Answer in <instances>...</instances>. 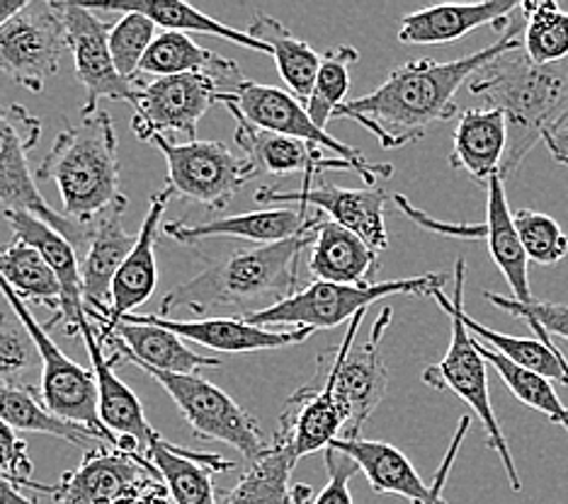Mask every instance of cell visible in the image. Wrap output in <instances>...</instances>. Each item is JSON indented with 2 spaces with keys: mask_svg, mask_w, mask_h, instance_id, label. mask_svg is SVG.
Listing matches in <instances>:
<instances>
[{
  "mask_svg": "<svg viewBox=\"0 0 568 504\" xmlns=\"http://www.w3.org/2000/svg\"><path fill=\"white\" fill-rule=\"evenodd\" d=\"M255 202L316 209L326 214L333 224L353 230L377 255L389 245L384 224V206L389 202V194L377 187L347 189L331 183H321V179L316 183V177H304L302 189L261 187L255 192Z\"/></svg>",
  "mask_w": 568,
  "mask_h": 504,
  "instance_id": "cell-17",
  "label": "cell"
},
{
  "mask_svg": "<svg viewBox=\"0 0 568 504\" xmlns=\"http://www.w3.org/2000/svg\"><path fill=\"white\" fill-rule=\"evenodd\" d=\"M6 222L12 230V240H20L40 253L61 284V316L49 318L44 328L51 330L54 326H63V332L69 338L81 335L83 326L90 320L85 313L83 301V281H81V257L79 250L61 236L59 230L44 224L30 212H3Z\"/></svg>",
  "mask_w": 568,
  "mask_h": 504,
  "instance_id": "cell-20",
  "label": "cell"
},
{
  "mask_svg": "<svg viewBox=\"0 0 568 504\" xmlns=\"http://www.w3.org/2000/svg\"><path fill=\"white\" fill-rule=\"evenodd\" d=\"M219 102L236 116L239 124H248L270 134L300 138L338 155V158L353 165V171L365 179L367 187H374L377 179H389L394 173L392 165L369 163L363 151L343 144V141L333 138L326 128L316 126L306 107L287 90L253 83L251 78L243 75L234 88L219 95Z\"/></svg>",
  "mask_w": 568,
  "mask_h": 504,
  "instance_id": "cell-6",
  "label": "cell"
},
{
  "mask_svg": "<svg viewBox=\"0 0 568 504\" xmlns=\"http://www.w3.org/2000/svg\"><path fill=\"white\" fill-rule=\"evenodd\" d=\"M248 37L270 47L277 63L280 78L287 83L290 93L306 107L321 69V59L324 56H321L314 47H308L304 39L294 37L280 20L263 16V12H257L251 20Z\"/></svg>",
  "mask_w": 568,
  "mask_h": 504,
  "instance_id": "cell-34",
  "label": "cell"
},
{
  "mask_svg": "<svg viewBox=\"0 0 568 504\" xmlns=\"http://www.w3.org/2000/svg\"><path fill=\"white\" fill-rule=\"evenodd\" d=\"M520 3L515 0H486L471 6H433L410 12L398 28L402 44H449L486 24L508 30Z\"/></svg>",
  "mask_w": 568,
  "mask_h": 504,
  "instance_id": "cell-26",
  "label": "cell"
},
{
  "mask_svg": "<svg viewBox=\"0 0 568 504\" xmlns=\"http://www.w3.org/2000/svg\"><path fill=\"white\" fill-rule=\"evenodd\" d=\"M42 357L28 326L8 310L0 313V388H37Z\"/></svg>",
  "mask_w": 568,
  "mask_h": 504,
  "instance_id": "cell-42",
  "label": "cell"
},
{
  "mask_svg": "<svg viewBox=\"0 0 568 504\" xmlns=\"http://www.w3.org/2000/svg\"><path fill=\"white\" fill-rule=\"evenodd\" d=\"M469 90L508 122V153L500 179L515 177L549 126L568 110V59L537 66L525 49L500 54L476 73Z\"/></svg>",
  "mask_w": 568,
  "mask_h": 504,
  "instance_id": "cell-3",
  "label": "cell"
},
{
  "mask_svg": "<svg viewBox=\"0 0 568 504\" xmlns=\"http://www.w3.org/2000/svg\"><path fill=\"white\" fill-rule=\"evenodd\" d=\"M126 202L112 206L100 214L93 224H88V245L81 263L83 301L85 310L108 316L112 306V284L134 250L136 236L124 228Z\"/></svg>",
  "mask_w": 568,
  "mask_h": 504,
  "instance_id": "cell-23",
  "label": "cell"
},
{
  "mask_svg": "<svg viewBox=\"0 0 568 504\" xmlns=\"http://www.w3.org/2000/svg\"><path fill=\"white\" fill-rule=\"evenodd\" d=\"M347 415L335 395L333 354L321 357L316 377L296 391L284 405L275 436L292 449L296 461L316 451H326L341 439Z\"/></svg>",
  "mask_w": 568,
  "mask_h": 504,
  "instance_id": "cell-18",
  "label": "cell"
},
{
  "mask_svg": "<svg viewBox=\"0 0 568 504\" xmlns=\"http://www.w3.org/2000/svg\"><path fill=\"white\" fill-rule=\"evenodd\" d=\"M394 204L402 209L410 222H416L420 228H428L433 233H440V236H452V238H467V240H481L486 238V224L484 226H467V224H445V222H437V218L428 216L425 212L416 209L404 194H392Z\"/></svg>",
  "mask_w": 568,
  "mask_h": 504,
  "instance_id": "cell-49",
  "label": "cell"
},
{
  "mask_svg": "<svg viewBox=\"0 0 568 504\" xmlns=\"http://www.w3.org/2000/svg\"><path fill=\"white\" fill-rule=\"evenodd\" d=\"M0 294L6 296L12 313L28 326L37 349H40V357H42L40 395L44 400V405L49 408V412H54L57 418L67 420L71 424L85 426V430L93 432L100 442L118 446L120 444L118 436H112L100 420L98 383H95L93 371L75 364L73 359H69L61 352L57 342L49 338V330L44 328V322L34 318L32 308L22 299H18V294L12 291L3 279H0Z\"/></svg>",
  "mask_w": 568,
  "mask_h": 504,
  "instance_id": "cell-10",
  "label": "cell"
},
{
  "mask_svg": "<svg viewBox=\"0 0 568 504\" xmlns=\"http://www.w3.org/2000/svg\"><path fill=\"white\" fill-rule=\"evenodd\" d=\"M149 461L156 465L173 504H219L212 473H226L234 463L216 454H200L175 446L156 432L149 446Z\"/></svg>",
  "mask_w": 568,
  "mask_h": 504,
  "instance_id": "cell-29",
  "label": "cell"
},
{
  "mask_svg": "<svg viewBox=\"0 0 568 504\" xmlns=\"http://www.w3.org/2000/svg\"><path fill=\"white\" fill-rule=\"evenodd\" d=\"M81 338L88 349L90 367H93L90 371H93L98 383V408L102 424H105V430L112 436H118V442L136 444L149 456L151 439L156 430L149 424L144 405H141L136 393L114 373V364L105 354V347L98 340L93 320L85 322Z\"/></svg>",
  "mask_w": 568,
  "mask_h": 504,
  "instance_id": "cell-24",
  "label": "cell"
},
{
  "mask_svg": "<svg viewBox=\"0 0 568 504\" xmlns=\"http://www.w3.org/2000/svg\"><path fill=\"white\" fill-rule=\"evenodd\" d=\"M331 446L343 451L345 456H351L359 465V471L367 475V481L377 495H398L413 504H423L430 500L433 487L425 485L404 451H398L396 446L384 442H369V439L363 436L335 439Z\"/></svg>",
  "mask_w": 568,
  "mask_h": 504,
  "instance_id": "cell-31",
  "label": "cell"
},
{
  "mask_svg": "<svg viewBox=\"0 0 568 504\" xmlns=\"http://www.w3.org/2000/svg\"><path fill=\"white\" fill-rule=\"evenodd\" d=\"M314 502V490L306 483L292 485V504H312Z\"/></svg>",
  "mask_w": 568,
  "mask_h": 504,
  "instance_id": "cell-54",
  "label": "cell"
},
{
  "mask_svg": "<svg viewBox=\"0 0 568 504\" xmlns=\"http://www.w3.org/2000/svg\"><path fill=\"white\" fill-rule=\"evenodd\" d=\"M326 218L316 209L306 206H280V209L251 212L239 216H216L212 222L187 224L173 222L161 228L163 236L173 238L183 245H197L206 238H241L253 245H275L314 230Z\"/></svg>",
  "mask_w": 568,
  "mask_h": 504,
  "instance_id": "cell-21",
  "label": "cell"
},
{
  "mask_svg": "<svg viewBox=\"0 0 568 504\" xmlns=\"http://www.w3.org/2000/svg\"><path fill=\"white\" fill-rule=\"evenodd\" d=\"M357 61L359 54L353 47H338L321 59L312 97L306 102V112L316 126L326 128L328 122H333L335 110L347 102L345 95L351 90V69Z\"/></svg>",
  "mask_w": 568,
  "mask_h": 504,
  "instance_id": "cell-43",
  "label": "cell"
},
{
  "mask_svg": "<svg viewBox=\"0 0 568 504\" xmlns=\"http://www.w3.org/2000/svg\"><path fill=\"white\" fill-rule=\"evenodd\" d=\"M149 144L163 153L168 187L173 194L212 214L224 212L257 173V165L251 158H239L219 141L175 144L168 136H153Z\"/></svg>",
  "mask_w": 568,
  "mask_h": 504,
  "instance_id": "cell-9",
  "label": "cell"
},
{
  "mask_svg": "<svg viewBox=\"0 0 568 504\" xmlns=\"http://www.w3.org/2000/svg\"><path fill=\"white\" fill-rule=\"evenodd\" d=\"M326 471H328V483L321 493L314 497L312 504H353L351 495V483L353 477L359 473V465L345 456L343 451L328 446L326 449Z\"/></svg>",
  "mask_w": 568,
  "mask_h": 504,
  "instance_id": "cell-48",
  "label": "cell"
},
{
  "mask_svg": "<svg viewBox=\"0 0 568 504\" xmlns=\"http://www.w3.org/2000/svg\"><path fill=\"white\" fill-rule=\"evenodd\" d=\"M236 144L243 148L245 158H251L257 167H263V171L280 177L292 173L316 177L326 171H353V165L347 161L314 144H306V141L261 132V128H253L239 122Z\"/></svg>",
  "mask_w": 568,
  "mask_h": 504,
  "instance_id": "cell-30",
  "label": "cell"
},
{
  "mask_svg": "<svg viewBox=\"0 0 568 504\" xmlns=\"http://www.w3.org/2000/svg\"><path fill=\"white\" fill-rule=\"evenodd\" d=\"M139 369L163 385V391L173 398L197 439L236 449L248 463L263 459L273 449V442H267L257 420L222 388L202 379L200 373H168L149 367Z\"/></svg>",
  "mask_w": 568,
  "mask_h": 504,
  "instance_id": "cell-7",
  "label": "cell"
},
{
  "mask_svg": "<svg viewBox=\"0 0 568 504\" xmlns=\"http://www.w3.org/2000/svg\"><path fill=\"white\" fill-rule=\"evenodd\" d=\"M141 504H173V500H171V495H168V487H163V490H159L156 495H151L149 500H144Z\"/></svg>",
  "mask_w": 568,
  "mask_h": 504,
  "instance_id": "cell-55",
  "label": "cell"
},
{
  "mask_svg": "<svg viewBox=\"0 0 568 504\" xmlns=\"http://www.w3.org/2000/svg\"><path fill=\"white\" fill-rule=\"evenodd\" d=\"M28 6V0H0V28L18 12Z\"/></svg>",
  "mask_w": 568,
  "mask_h": 504,
  "instance_id": "cell-53",
  "label": "cell"
},
{
  "mask_svg": "<svg viewBox=\"0 0 568 504\" xmlns=\"http://www.w3.org/2000/svg\"><path fill=\"white\" fill-rule=\"evenodd\" d=\"M476 347H479L486 364H490L498 371V377L506 381L510 393L518 398L523 405L541 412V415H547L551 422H557L568 432V408L561 403L557 388H554V381L539 377L535 371H527L518 364H513L510 359L498 354L496 349H490L481 340H476Z\"/></svg>",
  "mask_w": 568,
  "mask_h": 504,
  "instance_id": "cell-41",
  "label": "cell"
},
{
  "mask_svg": "<svg viewBox=\"0 0 568 504\" xmlns=\"http://www.w3.org/2000/svg\"><path fill=\"white\" fill-rule=\"evenodd\" d=\"M95 12H139V16L149 18L156 28H163L165 32H183V34H212L222 37L226 42H234L239 47L253 49L257 54L273 56L267 44L257 42V39L248 37V32H239L229 24L219 22L210 16H204L197 8L187 3H180V0H132V3H105V6H88Z\"/></svg>",
  "mask_w": 568,
  "mask_h": 504,
  "instance_id": "cell-35",
  "label": "cell"
},
{
  "mask_svg": "<svg viewBox=\"0 0 568 504\" xmlns=\"http://www.w3.org/2000/svg\"><path fill=\"white\" fill-rule=\"evenodd\" d=\"M88 318L95 322V332L102 347H110V361H132L134 367H149L168 373H197L202 369H219L222 359L206 357L185 344L183 338L175 332L156 328V326H139V322H108L98 313L85 310Z\"/></svg>",
  "mask_w": 568,
  "mask_h": 504,
  "instance_id": "cell-19",
  "label": "cell"
},
{
  "mask_svg": "<svg viewBox=\"0 0 568 504\" xmlns=\"http://www.w3.org/2000/svg\"><path fill=\"white\" fill-rule=\"evenodd\" d=\"M241 69L239 63L224 59L216 51L200 47L195 39L183 32H161L153 39L151 49L141 61L139 78H168V75H185V73H210L216 83H226L231 75Z\"/></svg>",
  "mask_w": 568,
  "mask_h": 504,
  "instance_id": "cell-36",
  "label": "cell"
},
{
  "mask_svg": "<svg viewBox=\"0 0 568 504\" xmlns=\"http://www.w3.org/2000/svg\"><path fill=\"white\" fill-rule=\"evenodd\" d=\"M433 299L440 304V308L452 320V340L447 347V354L437 361V364H430L423 371V383H428L435 391L455 393L471 408L474 415L484 424L488 446L496 451L503 469H506L510 487L523 490V481L518 469H515L510 446L506 442V436H503L494 405H490L486 359L481 357L479 347H476V338L462 322L455 299L445 296V291L433 294Z\"/></svg>",
  "mask_w": 568,
  "mask_h": 504,
  "instance_id": "cell-8",
  "label": "cell"
},
{
  "mask_svg": "<svg viewBox=\"0 0 568 504\" xmlns=\"http://www.w3.org/2000/svg\"><path fill=\"white\" fill-rule=\"evenodd\" d=\"M37 179L54 183L61 194V214L88 226L112 206L126 202L120 185L118 132L105 110L67 124L37 167Z\"/></svg>",
  "mask_w": 568,
  "mask_h": 504,
  "instance_id": "cell-4",
  "label": "cell"
},
{
  "mask_svg": "<svg viewBox=\"0 0 568 504\" xmlns=\"http://www.w3.org/2000/svg\"><path fill=\"white\" fill-rule=\"evenodd\" d=\"M156 37V24L149 18L139 16V12H124L120 22L112 24L110 54L114 69H118L124 81H139L141 61H144L146 51L151 49Z\"/></svg>",
  "mask_w": 568,
  "mask_h": 504,
  "instance_id": "cell-44",
  "label": "cell"
},
{
  "mask_svg": "<svg viewBox=\"0 0 568 504\" xmlns=\"http://www.w3.org/2000/svg\"><path fill=\"white\" fill-rule=\"evenodd\" d=\"M525 18L523 49L537 66H549L568 59V12L554 0H527L520 3Z\"/></svg>",
  "mask_w": 568,
  "mask_h": 504,
  "instance_id": "cell-40",
  "label": "cell"
},
{
  "mask_svg": "<svg viewBox=\"0 0 568 504\" xmlns=\"http://www.w3.org/2000/svg\"><path fill=\"white\" fill-rule=\"evenodd\" d=\"M296 463L292 449L273 434V449L248 463L236 487L219 504H292L290 477Z\"/></svg>",
  "mask_w": 568,
  "mask_h": 504,
  "instance_id": "cell-39",
  "label": "cell"
},
{
  "mask_svg": "<svg viewBox=\"0 0 568 504\" xmlns=\"http://www.w3.org/2000/svg\"><path fill=\"white\" fill-rule=\"evenodd\" d=\"M0 475L16 483L20 490H34V493L42 495H54L57 490V485L32 481V459L28 454V444L6 422H0Z\"/></svg>",
  "mask_w": 568,
  "mask_h": 504,
  "instance_id": "cell-47",
  "label": "cell"
},
{
  "mask_svg": "<svg viewBox=\"0 0 568 504\" xmlns=\"http://www.w3.org/2000/svg\"><path fill=\"white\" fill-rule=\"evenodd\" d=\"M484 299L506 310L508 316L525 320L529 328L537 332V340L545 344H554L551 338H561L568 342V306L564 304H551V301H532V304H520L510 299V296L490 294L484 291Z\"/></svg>",
  "mask_w": 568,
  "mask_h": 504,
  "instance_id": "cell-46",
  "label": "cell"
},
{
  "mask_svg": "<svg viewBox=\"0 0 568 504\" xmlns=\"http://www.w3.org/2000/svg\"><path fill=\"white\" fill-rule=\"evenodd\" d=\"M0 422H6L16 432H37L59 436L71 446L90 451L100 439L81 424H71L49 412L40 395V388H0Z\"/></svg>",
  "mask_w": 568,
  "mask_h": 504,
  "instance_id": "cell-38",
  "label": "cell"
},
{
  "mask_svg": "<svg viewBox=\"0 0 568 504\" xmlns=\"http://www.w3.org/2000/svg\"><path fill=\"white\" fill-rule=\"evenodd\" d=\"M314 233L316 228L275 245H253L219 257L197 277L168 291L159 316L171 318L175 310H190L195 320H248L284 304L300 291V260Z\"/></svg>",
  "mask_w": 568,
  "mask_h": 504,
  "instance_id": "cell-2",
  "label": "cell"
},
{
  "mask_svg": "<svg viewBox=\"0 0 568 504\" xmlns=\"http://www.w3.org/2000/svg\"><path fill=\"white\" fill-rule=\"evenodd\" d=\"M0 504H37V502L24 497L22 490L16 483L0 475Z\"/></svg>",
  "mask_w": 568,
  "mask_h": 504,
  "instance_id": "cell-52",
  "label": "cell"
},
{
  "mask_svg": "<svg viewBox=\"0 0 568 504\" xmlns=\"http://www.w3.org/2000/svg\"><path fill=\"white\" fill-rule=\"evenodd\" d=\"M520 233L527 260L537 265H557L568 255V236L549 214L520 209L513 214Z\"/></svg>",
  "mask_w": 568,
  "mask_h": 504,
  "instance_id": "cell-45",
  "label": "cell"
},
{
  "mask_svg": "<svg viewBox=\"0 0 568 504\" xmlns=\"http://www.w3.org/2000/svg\"><path fill=\"white\" fill-rule=\"evenodd\" d=\"M42 122L28 107L0 102V204L6 212H30L59 230L75 250L85 253L88 226L54 212L37 189L28 155L40 144Z\"/></svg>",
  "mask_w": 568,
  "mask_h": 504,
  "instance_id": "cell-11",
  "label": "cell"
},
{
  "mask_svg": "<svg viewBox=\"0 0 568 504\" xmlns=\"http://www.w3.org/2000/svg\"><path fill=\"white\" fill-rule=\"evenodd\" d=\"M506 153V114L494 107H474L459 112L455 136H452V167L467 173L474 183L488 187L490 179L500 177Z\"/></svg>",
  "mask_w": 568,
  "mask_h": 504,
  "instance_id": "cell-27",
  "label": "cell"
},
{
  "mask_svg": "<svg viewBox=\"0 0 568 504\" xmlns=\"http://www.w3.org/2000/svg\"><path fill=\"white\" fill-rule=\"evenodd\" d=\"M67 49L59 6L32 0L0 28V73L32 93H42Z\"/></svg>",
  "mask_w": 568,
  "mask_h": 504,
  "instance_id": "cell-14",
  "label": "cell"
},
{
  "mask_svg": "<svg viewBox=\"0 0 568 504\" xmlns=\"http://www.w3.org/2000/svg\"><path fill=\"white\" fill-rule=\"evenodd\" d=\"M67 28V42L73 56L75 78L85 88L83 116L98 112L100 100L129 102L136 105V83L124 81L114 69L110 54L112 24L100 20L85 3H57Z\"/></svg>",
  "mask_w": 568,
  "mask_h": 504,
  "instance_id": "cell-16",
  "label": "cell"
},
{
  "mask_svg": "<svg viewBox=\"0 0 568 504\" xmlns=\"http://www.w3.org/2000/svg\"><path fill=\"white\" fill-rule=\"evenodd\" d=\"M447 275H423L413 279H394L365 284V287H345V284L312 281L308 287L296 291L284 304L263 310L248 322L263 328H308V330H331L343 322H351L357 313L367 310L374 301L386 296H433L445 291Z\"/></svg>",
  "mask_w": 568,
  "mask_h": 504,
  "instance_id": "cell-5",
  "label": "cell"
},
{
  "mask_svg": "<svg viewBox=\"0 0 568 504\" xmlns=\"http://www.w3.org/2000/svg\"><path fill=\"white\" fill-rule=\"evenodd\" d=\"M488 202H486V243L490 260L496 263L500 275L506 277L513 291L510 299L520 304H532L535 296L527 279V253L523 248L520 233L515 228V218L510 214L506 183L494 177L488 183Z\"/></svg>",
  "mask_w": 568,
  "mask_h": 504,
  "instance_id": "cell-33",
  "label": "cell"
},
{
  "mask_svg": "<svg viewBox=\"0 0 568 504\" xmlns=\"http://www.w3.org/2000/svg\"><path fill=\"white\" fill-rule=\"evenodd\" d=\"M523 30L525 18L518 8L510 28L496 44L455 61H408L386 75V81L369 95L347 100L335 110L333 120H351L365 126L386 151L416 144L435 124L459 114L455 95L486 63L523 49Z\"/></svg>",
  "mask_w": 568,
  "mask_h": 504,
  "instance_id": "cell-1",
  "label": "cell"
},
{
  "mask_svg": "<svg viewBox=\"0 0 568 504\" xmlns=\"http://www.w3.org/2000/svg\"><path fill=\"white\" fill-rule=\"evenodd\" d=\"M219 83L210 73H185L136 81L132 132L149 141L153 136L183 134L197 141V124L219 102Z\"/></svg>",
  "mask_w": 568,
  "mask_h": 504,
  "instance_id": "cell-15",
  "label": "cell"
},
{
  "mask_svg": "<svg viewBox=\"0 0 568 504\" xmlns=\"http://www.w3.org/2000/svg\"><path fill=\"white\" fill-rule=\"evenodd\" d=\"M379 255L369 245L333 222H324L308 245V275L316 281L345 284V287H365L377 284Z\"/></svg>",
  "mask_w": 568,
  "mask_h": 504,
  "instance_id": "cell-28",
  "label": "cell"
},
{
  "mask_svg": "<svg viewBox=\"0 0 568 504\" xmlns=\"http://www.w3.org/2000/svg\"><path fill=\"white\" fill-rule=\"evenodd\" d=\"M394 318L392 308H382L379 318L374 320L369 338L355 347L357 332L363 328L365 310L357 313L343 342L333 349L335 367V395L347 415V426L341 439H357L363 424L372 418V412L379 408L389 385V369L382 357V338Z\"/></svg>",
  "mask_w": 568,
  "mask_h": 504,
  "instance_id": "cell-13",
  "label": "cell"
},
{
  "mask_svg": "<svg viewBox=\"0 0 568 504\" xmlns=\"http://www.w3.org/2000/svg\"><path fill=\"white\" fill-rule=\"evenodd\" d=\"M173 197L171 187H163L156 194H151L149 212L136 233V245L129 253L126 263L122 265L120 275L112 284V306L110 313L102 316L108 322H120L124 316H132L139 306H144L159 284V267H156V240L161 236V218L168 209V202ZM93 313V310H90ZM100 316V313H98Z\"/></svg>",
  "mask_w": 568,
  "mask_h": 504,
  "instance_id": "cell-25",
  "label": "cell"
},
{
  "mask_svg": "<svg viewBox=\"0 0 568 504\" xmlns=\"http://www.w3.org/2000/svg\"><path fill=\"white\" fill-rule=\"evenodd\" d=\"M545 144L554 155V161L568 167V110L549 126V132L545 134Z\"/></svg>",
  "mask_w": 568,
  "mask_h": 504,
  "instance_id": "cell-51",
  "label": "cell"
},
{
  "mask_svg": "<svg viewBox=\"0 0 568 504\" xmlns=\"http://www.w3.org/2000/svg\"><path fill=\"white\" fill-rule=\"evenodd\" d=\"M469 426H471V418L464 415V418L459 420V424H457L455 436H452V442H449V446H447V454H445V459H443V463H440V469H437V473H435V477H433V483H430L433 495H430L428 502H423V504H447V502L443 500V490H445V485H447V477H449V473H452V465H455V461H457V456H459V449H462V444H464V439H467V434H469Z\"/></svg>",
  "mask_w": 568,
  "mask_h": 504,
  "instance_id": "cell-50",
  "label": "cell"
},
{
  "mask_svg": "<svg viewBox=\"0 0 568 504\" xmlns=\"http://www.w3.org/2000/svg\"><path fill=\"white\" fill-rule=\"evenodd\" d=\"M0 279L28 306L51 310V318L61 316V284L54 269L30 245L12 240L0 248Z\"/></svg>",
  "mask_w": 568,
  "mask_h": 504,
  "instance_id": "cell-37",
  "label": "cell"
},
{
  "mask_svg": "<svg viewBox=\"0 0 568 504\" xmlns=\"http://www.w3.org/2000/svg\"><path fill=\"white\" fill-rule=\"evenodd\" d=\"M163 487L149 456L126 446L98 444L85 451L81 465L61 475L51 497L57 504H141Z\"/></svg>",
  "mask_w": 568,
  "mask_h": 504,
  "instance_id": "cell-12",
  "label": "cell"
},
{
  "mask_svg": "<svg viewBox=\"0 0 568 504\" xmlns=\"http://www.w3.org/2000/svg\"><path fill=\"white\" fill-rule=\"evenodd\" d=\"M122 320L139 322V326H156L175 332L178 338L195 342L204 349L229 354H245V352H263V349H280L290 344H300L314 335L308 328H263L253 326L248 320L239 318H200V320H175L161 316H124Z\"/></svg>",
  "mask_w": 568,
  "mask_h": 504,
  "instance_id": "cell-22",
  "label": "cell"
},
{
  "mask_svg": "<svg viewBox=\"0 0 568 504\" xmlns=\"http://www.w3.org/2000/svg\"><path fill=\"white\" fill-rule=\"evenodd\" d=\"M452 279H455V289H452V299H455L459 308V318L467 330L474 335L476 340H481L490 349H496L498 354L510 359L513 364H518L527 371H535L539 377L549 381H559L568 388V359L559 352L557 344H545L535 338H515V335H503L498 330H490L481 322H476L471 316L464 313V284H467V263L457 260L455 271H452Z\"/></svg>",
  "mask_w": 568,
  "mask_h": 504,
  "instance_id": "cell-32",
  "label": "cell"
}]
</instances>
